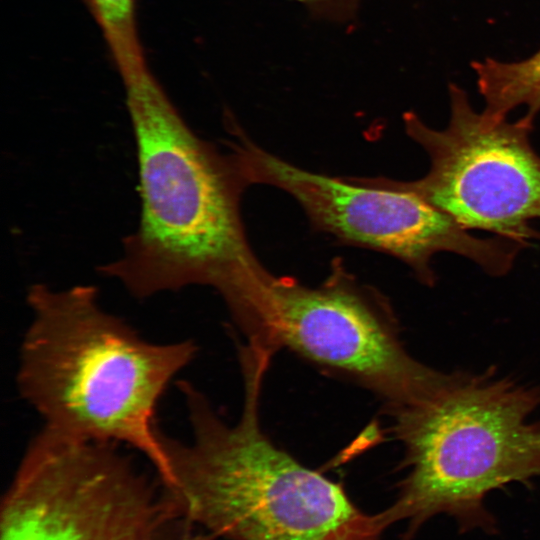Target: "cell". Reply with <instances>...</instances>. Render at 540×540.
<instances>
[{
	"label": "cell",
	"instance_id": "7",
	"mask_svg": "<svg viewBox=\"0 0 540 540\" xmlns=\"http://www.w3.org/2000/svg\"><path fill=\"white\" fill-rule=\"evenodd\" d=\"M230 146L250 184H268L290 194L311 224L345 244L392 255L433 286L432 256L453 252L479 265L486 273H508L524 242L497 236L482 239L468 233L446 213L394 180L331 177L303 170L267 152L242 130H233Z\"/></svg>",
	"mask_w": 540,
	"mask_h": 540
},
{
	"label": "cell",
	"instance_id": "10",
	"mask_svg": "<svg viewBox=\"0 0 540 540\" xmlns=\"http://www.w3.org/2000/svg\"><path fill=\"white\" fill-rule=\"evenodd\" d=\"M123 79L148 69L136 29V0H88Z\"/></svg>",
	"mask_w": 540,
	"mask_h": 540
},
{
	"label": "cell",
	"instance_id": "11",
	"mask_svg": "<svg viewBox=\"0 0 540 540\" xmlns=\"http://www.w3.org/2000/svg\"><path fill=\"white\" fill-rule=\"evenodd\" d=\"M319 16L334 20H347L358 8L359 0H299Z\"/></svg>",
	"mask_w": 540,
	"mask_h": 540
},
{
	"label": "cell",
	"instance_id": "2",
	"mask_svg": "<svg viewBox=\"0 0 540 540\" xmlns=\"http://www.w3.org/2000/svg\"><path fill=\"white\" fill-rule=\"evenodd\" d=\"M273 354L241 344L243 406L228 423L192 383L180 381L192 438L163 434L161 481L189 522L229 540H379L380 514L362 512L343 487L278 447L263 431L260 400Z\"/></svg>",
	"mask_w": 540,
	"mask_h": 540
},
{
	"label": "cell",
	"instance_id": "6",
	"mask_svg": "<svg viewBox=\"0 0 540 540\" xmlns=\"http://www.w3.org/2000/svg\"><path fill=\"white\" fill-rule=\"evenodd\" d=\"M248 339L274 353L287 348L360 385L382 400L386 411L420 399L442 374L407 352L387 298L360 283L338 259L314 287L270 273Z\"/></svg>",
	"mask_w": 540,
	"mask_h": 540
},
{
	"label": "cell",
	"instance_id": "3",
	"mask_svg": "<svg viewBox=\"0 0 540 540\" xmlns=\"http://www.w3.org/2000/svg\"><path fill=\"white\" fill-rule=\"evenodd\" d=\"M30 323L16 383L43 428L79 440L123 443L162 480L168 462L156 409L172 379L197 353L191 340L153 343L105 311L93 285L27 291Z\"/></svg>",
	"mask_w": 540,
	"mask_h": 540
},
{
	"label": "cell",
	"instance_id": "5",
	"mask_svg": "<svg viewBox=\"0 0 540 540\" xmlns=\"http://www.w3.org/2000/svg\"><path fill=\"white\" fill-rule=\"evenodd\" d=\"M159 479L115 443L48 429L30 441L0 503V540H208Z\"/></svg>",
	"mask_w": 540,
	"mask_h": 540
},
{
	"label": "cell",
	"instance_id": "4",
	"mask_svg": "<svg viewBox=\"0 0 540 540\" xmlns=\"http://www.w3.org/2000/svg\"><path fill=\"white\" fill-rule=\"evenodd\" d=\"M540 386L487 368L443 373L420 399L387 410L404 448L396 501L380 516L386 527L408 521L404 540L436 514L463 530L495 528L486 495L540 477Z\"/></svg>",
	"mask_w": 540,
	"mask_h": 540
},
{
	"label": "cell",
	"instance_id": "8",
	"mask_svg": "<svg viewBox=\"0 0 540 540\" xmlns=\"http://www.w3.org/2000/svg\"><path fill=\"white\" fill-rule=\"evenodd\" d=\"M450 120L443 130L415 113L403 116L405 130L430 159L416 181L395 183L446 213L466 229H482L525 241L540 218V156L529 140L533 123L495 119L471 106L466 92L450 84Z\"/></svg>",
	"mask_w": 540,
	"mask_h": 540
},
{
	"label": "cell",
	"instance_id": "9",
	"mask_svg": "<svg viewBox=\"0 0 540 540\" xmlns=\"http://www.w3.org/2000/svg\"><path fill=\"white\" fill-rule=\"evenodd\" d=\"M477 84L486 106L483 112L495 119L520 105L527 106L523 116L533 123L540 112V50L518 62H500L492 58L473 62Z\"/></svg>",
	"mask_w": 540,
	"mask_h": 540
},
{
	"label": "cell",
	"instance_id": "1",
	"mask_svg": "<svg viewBox=\"0 0 540 540\" xmlns=\"http://www.w3.org/2000/svg\"><path fill=\"white\" fill-rule=\"evenodd\" d=\"M135 139L141 210L121 256L98 268L139 299L190 285L240 310L268 272L240 212L249 185L231 150L198 137L148 70L123 80Z\"/></svg>",
	"mask_w": 540,
	"mask_h": 540
}]
</instances>
